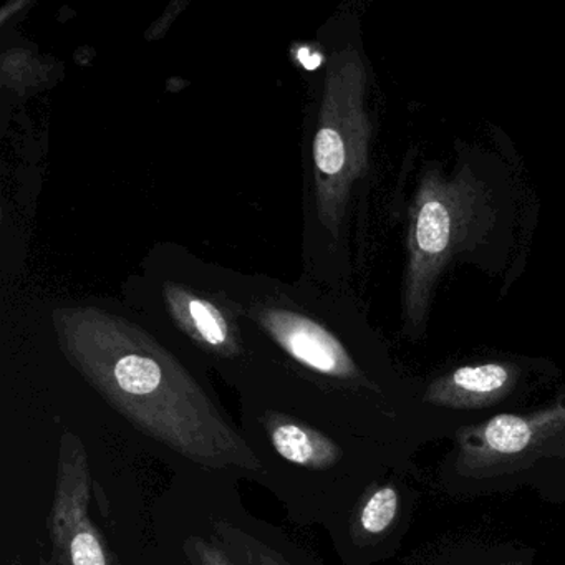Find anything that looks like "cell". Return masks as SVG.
Wrapping results in <instances>:
<instances>
[{"label": "cell", "instance_id": "30bf717a", "mask_svg": "<svg viewBox=\"0 0 565 565\" xmlns=\"http://www.w3.org/2000/svg\"><path fill=\"white\" fill-rule=\"evenodd\" d=\"M191 319L203 342L211 349H227V329L220 313L206 302L191 300Z\"/></svg>", "mask_w": 565, "mask_h": 565}, {"label": "cell", "instance_id": "5b68a950", "mask_svg": "<svg viewBox=\"0 0 565 565\" xmlns=\"http://www.w3.org/2000/svg\"><path fill=\"white\" fill-rule=\"evenodd\" d=\"M415 471L412 466L386 472L327 531L343 565L380 564L402 548L419 501Z\"/></svg>", "mask_w": 565, "mask_h": 565}, {"label": "cell", "instance_id": "6da1fadb", "mask_svg": "<svg viewBox=\"0 0 565 565\" xmlns=\"http://www.w3.org/2000/svg\"><path fill=\"white\" fill-rule=\"evenodd\" d=\"M239 428L263 466L266 488L302 527L329 531L360 495L415 461L343 428L296 376H243Z\"/></svg>", "mask_w": 565, "mask_h": 565}, {"label": "cell", "instance_id": "4fadbf2b", "mask_svg": "<svg viewBox=\"0 0 565 565\" xmlns=\"http://www.w3.org/2000/svg\"><path fill=\"white\" fill-rule=\"evenodd\" d=\"M38 565H58V562L54 555H51V557H42Z\"/></svg>", "mask_w": 565, "mask_h": 565}, {"label": "cell", "instance_id": "8992f818", "mask_svg": "<svg viewBox=\"0 0 565 565\" xmlns=\"http://www.w3.org/2000/svg\"><path fill=\"white\" fill-rule=\"evenodd\" d=\"M534 366L515 360L468 363L423 383L422 402L461 426L501 413L521 412L534 386Z\"/></svg>", "mask_w": 565, "mask_h": 565}, {"label": "cell", "instance_id": "9c48e42d", "mask_svg": "<svg viewBox=\"0 0 565 565\" xmlns=\"http://www.w3.org/2000/svg\"><path fill=\"white\" fill-rule=\"evenodd\" d=\"M158 514L164 535L173 541L188 565H237L200 522L167 495L161 499Z\"/></svg>", "mask_w": 565, "mask_h": 565}, {"label": "cell", "instance_id": "277c9868", "mask_svg": "<svg viewBox=\"0 0 565 565\" xmlns=\"http://www.w3.org/2000/svg\"><path fill=\"white\" fill-rule=\"evenodd\" d=\"M239 481L183 469L164 495L200 522L237 565H326L282 529L253 514L244 504Z\"/></svg>", "mask_w": 565, "mask_h": 565}, {"label": "cell", "instance_id": "3957f363", "mask_svg": "<svg viewBox=\"0 0 565 565\" xmlns=\"http://www.w3.org/2000/svg\"><path fill=\"white\" fill-rule=\"evenodd\" d=\"M484 213H489L484 194L475 178L459 174L446 180L431 173L423 180L413 213L406 276V319L413 335H422L436 279L452 254L471 241Z\"/></svg>", "mask_w": 565, "mask_h": 565}, {"label": "cell", "instance_id": "52a82bcc", "mask_svg": "<svg viewBox=\"0 0 565 565\" xmlns=\"http://www.w3.org/2000/svg\"><path fill=\"white\" fill-rule=\"evenodd\" d=\"M92 491L94 478L84 443L75 433L64 431L49 515L52 555L58 565H118L107 539L92 519Z\"/></svg>", "mask_w": 565, "mask_h": 565}, {"label": "cell", "instance_id": "ba28073f", "mask_svg": "<svg viewBox=\"0 0 565 565\" xmlns=\"http://www.w3.org/2000/svg\"><path fill=\"white\" fill-rule=\"evenodd\" d=\"M537 551L519 542L448 539L413 555L403 565H535Z\"/></svg>", "mask_w": 565, "mask_h": 565}, {"label": "cell", "instance_id": "5bb4252c", "mask_svg": "<svg viewBox=\"0 0 565 565\" xmlns=\"http://www.w3.org/2000/svg\"><path fill=\"white\" fill-rule=\"evenodd\" d=\"M9 565H24V564H22V562L19 561V558H15V561H12L11 564H9Z\"/></svg>", "mask_w": 565, "mask_h": 565}, {"label": "cell", "instance_id": "7c38bea8", "mask_svg": "<svg viewBox=\"0 0 565 565\" xmlns=\"http://www.w3.org/2000/svg\"><path fill=\"white\" fill-rule=\"evenodd\" d=\"M299 58L307 68H316L320 64V57H317L316 54L307 51V49L306 51H300Z\"/></svg>", "mask_w": 565, "mask_h": 565}, {"label": "cell", "instance_id": "8fae6325", "mask_svg": "<svg viewBox=\"0 0 565 565\" xmlns=\"http://www.w3.org/2000/svg\"><path fill=\"white\" fill-rule=\"evenodd\" d=\"M316 163L326 174H339L345 168L347 145L342 135L332 128H323L316 138Z\"/></svg>", "mask_w": 565, "mask_h": 565}, {"label": "cell", "instance_id": "7a4b0ae2", "mask_svg": "<svg viewBox=\"0 0 565 565\" xmlns=\"http://www.w3.org/2000/svg\"><path fill=\"white\" fill-rule=\"evenodd\" d=\"M436 486L455 501L527 489L565 504V388L537 408L462 426L439 461Z\"/></svg>", "mask_w": 565, "mask_h": 565}]
</instances>
